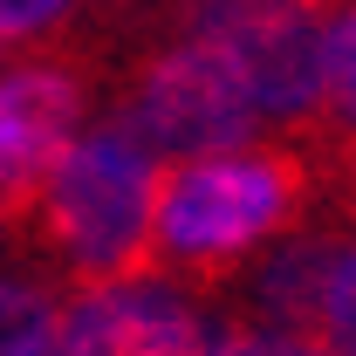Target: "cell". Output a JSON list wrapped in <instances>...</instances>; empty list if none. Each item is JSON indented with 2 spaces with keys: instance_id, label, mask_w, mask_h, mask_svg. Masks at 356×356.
<instances>
[{
  "instance_id": "obj_1",
  "label": "cell",
  "mask_w": 356,
  "mask_h": 356,
  "mask_svg": "<svg viewBox=\"0 0 356 356\" xmlns=\"http://www.w3.org/2000/svg\"><path fill=\"white\" fill-rule=\"evenodd\" d=\"M315 199V158L302 137L267 151H213L178 158L158 172V261L151 274L172 281H226L247 274V261L267 240L309 213Z\"/></svg>"
},
{
  "instance_id": "obj_2",
  "label": "cell",
  "mask_w": 356,
  "mask_h": 356,
  "mask_svg": "<svg viewBox=\"0 0 356 356\" xmlns=\"http://www.w3.org/2000/svg\"><path fill=\"white\" fill-rule=\"evenodd\" d=\"M7 226H21L55 267L76 274V288H124V281H151L158 261V158L110 131L76 137L35 199Z\"/></svg>"
},
{
  "instance_id": "obj_3",
  "label": "cell",
  "mask_w": 356,
  "mask_h": 356,
  "mask_svg": "<svg viewBox=\"0 0 356 356\" xmlns=\"http://www.w3.org/2000/svg\"><path fill=\"white\" fill-rule=\"evenodd\" d=\"M322 7L315 0H185V35L220 48L267 124L322 117Z\"/></svg>"
},
{
  "instance_id": "obj_4",
  "label": "cell",
  "mask_w": 356,
  "mask_h": 356,
  "mask_svg": "<svg viewBox=\"0 0 356 356\" xmlns=\"http://www.w3.org/2000/svg\"><path fill=\"white\" fill-rule=\"evenodd\" d=\"M117 131L137 137L158 165H178V158L240 151L261 131V110H254L247 83L233 76V62L220 48L185 35V42H172L165 55L144 62V76L131 83L124 110H117Z\"/></svg>"
},
{
  "instance_id": "obj_5",
  "label": "cell",
  "mask_w": 356,
  "mask_h": 356,
  "mask_svg": "<svg viewBox=\"0 0 356 356\" xmlns=\"http://www.w3.org/2000/svg\"><path fill=\"white\" fill-rule=\"evenodd\" d=\"M89 110V83L76 62H14L0 69V220H14L48 165L76 144Z\"/></svg>"
},
{
  "instance_id": "obj_6",
  "label": "cell",
  "mask_w": 356,
  "mask_h": 356,
  "mask_svg": "<svg viewBox=\"0 0 356 356\" xmlns=\"http://www.w3.org/2000/svg\"><path fill=\"white\" fill-rule=\"evenodd\" d=\"M96 295H103V329H110L103 356H213V343H220V329L192 302H178L158 274L124 281V288H96Z\"/></svg>"
},
{
  "instance_id": "obj_7",
  "label": "cell",
  "mask_w": 356,
  "mask_h": 356,
  "mask_svg": "<svg viewBox=\"0 0 356 356\" xmlns=\"http://www.w3.org/2000/svg\"><path fill=\"white\" fill-rule=\"evenodd\" d=\"M329 254H336L329 233H295V240H281L274 254L247 261V274H254V302H261V315L274 322V329L315 336L322 281H329Z\"/></svg>"
},
{
  "instance_id": "obj_8",
  "label": "cell",
  "mask_w": 356,
  "mask_h": 356,
  "mask_svg": "<svg viewBox=\"0 0 356 356\" xmlns=\"http://www.w3.org/2000/svg\"><path fill=\"white\" fill-rule=\"evenodd\" d=\"M322 117L329 124L315 137L356 144V7L322 28Z\"/></svg>"
},
{
  "instance_id": "obj_9",
  "label": "cell",
  "mask_w": 356,
  "mask_h": 356,
  "mask_svg": "<svg viewBox=\"0 0 356 356\" xmlns=\"http://www.w3.org/2000/svg\"><path fill=\"white\" fill-rule=\"evenodd\" d=\"M55 295L42 281H0V356H28L55 322Z\"/></svg>"
},
{
  "instance_id": "obj_10",
  "label": "cell",
  "mask_w": 356,
  "mask_h": 356,
  "mask_svg": "<svg viewBox=\"0 0 356 356\" xmlns=\"http://www.w3.org/2000/svg\"><path fill=\"white\" fill-rule=\"evenodd\" d=\"M110 350V329H103V295L96 288H76V302H62L48 336L28 356H103Z\"/></svg>"
},
{
  "instance_id": "obj_11",
  "label": "cell",
  "mask_w": 356,
  "mask_h": 356,
  "mask_svg": "<svg viewBox=\"0 0 356 356\" xmlns=\"http://www.w3.org/2000/svg\"><path fill=\"white\" fill-rule=\"evenodd\" d=\"M315 336H322L336 356H356V247H336V254H329V281H322Z\"/></svg>"
},
{
  "instance_id": "obj_12",
  "label": "cell",
  "mask_w": 356,
  "mask_h": 356,
  "mask_svg": "<svg viewBox=\"0 0 356 356\" xmlns=\"http://www.w3.org/2000/svg\"><path fill=\"white\" fill-rule=\"evenodd\" d=\"M213 356H336L322 336H295V329H247V322H226Z\"/></svg>"
},
{
  "instance_id": "obj_13",
  "label": "cell",
  "mask_w": 356,
  "mask_h": 356,
  "mask_svg": "<svg viewBox=\"0 0 356 356\" xmlns=\"http://www.w3.org/2000/svg\"><path fill=\"white\" fill-rule=\"evenodd\" d=\"M69 14V0H0V42H35Z\"/></svg>"
}]
</instances>
